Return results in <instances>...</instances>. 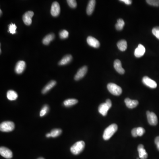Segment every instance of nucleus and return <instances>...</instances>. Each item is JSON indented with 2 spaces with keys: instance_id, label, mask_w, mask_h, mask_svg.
<instances>
[{
  "instance_id": "412c9836",
  "label": "nucleus",
  "mask_w": 159,
  "mask_h": 159,
  "mask_svg": "<svg viewBox=\"0 0 159 159\" xmlns=\"http://www.w3.org/2000/svg\"><path fill=\"white\" fill-rule=\"evenodd\" d=\"M55 37V35L54 34H49L43 38V40H42V43L44 45H49L51 42L54 40Z\"/></svg>"
},
{
  "instance_id": "bb28decb",
  "label": "nucleus",
  "mask_w": 159,
  "mask_h": 159,
  "mask_svg": "<svg viewBox=\"0 0 159 159\" xmlns=\"http://www.w3.org/2000/svg\"><path fill=\"white\" fill-rule=\"evenodd\" d=\"M49 107L47 105H45L43 106L42 109L40 112V117H43L45 116L47 114L48 111H49Z\"/></svg>"
},
{
  "instance_id": "ddd939ff",
  "label": "nucleus",
  "mask_w": 159,
  "mask_h": 159,
  "mask_svg": "<svg viewBox=\"0 0 159 159\" xmlns=\"http://www.w3.org/2000/svg\"><path fill=\"white\" fill-rule=\"evenodd\" d=\"M110 107L106 103H103L100 104L98 107V111L99 113L104 116H106L107 112L110 109Z\"/></svg>"
},
{
  "instance_id": "9d476101",
  "label": "nucleus",
  "mask_w": 159,
  "mask_h": 159,
  "mask_svg": "<svg viewBox=\"0 0 159 159\" xmlns=\"http://www.w3.org/2000/svg\"><path fill=\"white\" fill-rule=\"evenodd\" d=\"M142 82L147 86L151 88H155L157 87L156 82L153 81L147 76H145L142 79Z\"/></svg>"
},
{
  "instance_id": "1a4fd4ad",
  "label": "nucleus",
  "mask_w": 159,
  "mask_h": 159,
  "mask_svg": "<svg viewBox=\"0 0 159 159\" xmlns=\"http://www.w3.org/2000/svg\"><path fill=\"white\" fill-rule=\"evenodd\" d=\"M88 71L87 66H84L80 68L79 69L78 71L77 72L75 77H74V79L75 81H79L83 77H84V76L86 75L87 72Z\"/></svg>"
},
{
  "instance_id": "f03ea898",
  "label": "nucleus",
  "mask_w": 159,
  "mask_h": 159,
  "mask_svg": "<svg viewBox=\"0 0 159 159\" xmlns=\"http://www.w3.org/2000/svg\"><path fill=\"white\" fill-rule=\"evenodd\" d=\"M85 147V142L84 141H81L77 142L74 144L71 148L70 151L73 154L75 155L79 154L84 150Z\"/></svg>"
},
{
  "instance_id": "58836bf2",
  "label": "nucleus",
  "mask_w": 159,
  "mask_h": 159,
  "mask_svg": "<svg viewBox=\"0 0 159 159\" xmlns=\"http://www.w3.org/2000/svg\"><path fill=\"white\" fill-rule=\"evenodd\" d=\"M37 159H44V158H42V157H40V158H38Z\"/></svg>"
},
{
  "instance_id": "5701e85b",
  "label": "nucleus",
  "mask_w": 159,
  "mask_h": 159,
  "mask_svg": "<svg viewBox=\"0 0 159 159\" xmlns=\"http://www.w3.org/2000/svg\"><path fill=\"white\" fill-rule=\"evenodd\" d=\"M117 46L119 50L122 51H124L127 50V41L125 40H121L117 43Z\"/></svg>"
},
{
  "instance_id": "72a5a7b5",
  "label": "nucleus",
  "mask_w": 159,
  "mask_h": 159,
  "mask_svg": "<svg viewBox=\"0 0 159 159\" xmlns=\"http://www.w3.org/2000/svg\"><path fill=\"white\" fill-rule=\"evenodd\" d=\"M131 133L133 137H137V128H135L132 129L131 131Z\"/></svg>"
},
{
  "instance_id": "7ed1b4c3",
  "label": "nucleus",
  "mask_w": 159,
  "mask_h": 159,
  "mask_svg": "<svg viewBox=\"0 0 159 159\" xmlns=\"http://www.w3.org/2000/svg\"><path fill=\"white\" fill-rule=\"evenodd\" d=\"M15 128V124L13 122L11 121H5L2 122L0 125V130L4 132H9L12 131Z\"/></svg>"
},
{
  "instance_id": "f704fd0d",
  "label": "nucleus",
  "mask_w": 159,
  "mask_h": 159,
  "mask_svg": "<svg viewBox=\"0 0 159 159\" xmlns=\"http://www.w3.org/2000/svg\"><path fill=\"white\" fill-rule=\"evenodd\" d=\"M155 143L157 146V149L159 151V136H158L155 139Z\"/></svg>"
},
{
  "instance_id": "4468645a",
  "label": "nucleus",
  "mask_w": 159,
  "mask_h": 159,
  "mask_svg": "<svg viewBox=\"0 0 159 159\" xmlns=\"http://www.w3.org/2000/svg\"><path fill=\"white\" fill-rule=\"evenodd\" d=\"M146 52V49L144 46L140 44L138 45L137 48L135 49L134 51V55L137 58H140L143 56Z\"/></svg>"
},
{
  "instance_id": "e433bc0d",
  "label": "nucleus",
  "mask_w": 159,
  "mask_h": 159,
  "mask_svg": "<svg viewBox=\"0 0 159 159\" xmlns=\"http://www.w3.org/2000/svg\"><path fill=\"white\" fill-rule=\"evenodd\" d=\"M105 103L109 106L110 108L111 107V106H112V103H111V100H110V99H107V100H106V101Z\"/></svg>"
},
{
  "instance_id": "aec40b11",
  "label": "nucleus",
  "mask_w": 159,
  "mask_h": 159,
  "mask_svg": "<svg viewBox=\"0 0 159 159\" xmlns=\"http://www.w3.org/2000/svg\"><path fill=\"white\" fill-rule=\"evenodd\" d=\"M72 59L73 57L71 55H66L59 62V65H64L68 64L71 62Z\"/></svg>"
},
{
  "instance_id": "423d86ee",
  "label": "nucleus",
  "mask_w": 159,
  "mask_h": 159,
  "mask_svg": "<svg viewBox=\"0 0 159 159\" xmlns=\"http://www.w3.org/2000/svg\"><path fill=\"white\" fill-rule=\"evenodd\" d=\"M33 12L32 11H28L26 12L23 16V20L24 23L26 25H31L32 23V18L34 16Z\"/></svg>"
},
{
  "instance_id": "f8f14e48",
  "label": "nucleus",
  "mask_w": 159,
  "mask_h": 159,
  "mask_svg": "<svg viewBox=\"0 0 159 159\" xmlns=\"http://www.w3.org/2000/svg\"><path fill=\"white\" fill-rule=\"evenodd\" d=\"M87 42L88 45L94 48H99L100 43L97 39L92 36H88L87 38Z\"/></svg>"
},
{
  "instance_id": "a878e982",
  "label": "nucleus",
  "mask_w": 159,
  "mask_h": 159,
  "mask_svg": "<svg viewBox=\"0 0 159 159\" xmlns=\"http://www.w3.org/2000/svg\"><path fill=\"white\" fill-rule=\"evenodd\" d=\"M125 25V22L122 19H119L117 20V23L115 24V28L118 31L122 30Z\"/></svg>"
},
{
  "instance_id": "6e6552de",
  "label": "nucleus",
  "mask_w": 159,
  "mask_h": 159,
  "mask_svg": "<svg viewBox=\"0 0 159 159\" xmlns=\"http://www.w3.org/2000/svg\"><path fill=\"white\" fill-rule=\"evenodd\" d=\"M60 13V7L58 2L55 1L52 4L51 7V14L54 17H56L59 15Z\"/></svg>"
},
{
  "instance_id": "4be33fe9",
  "label": "nucleus",
  "mask_w": 159,
  "mask_h": 159,
  "mask_svg": "<svg viewBox=\"0 0 159 159\" xmlns=\"http://www.w3.org/2000/svg\"><path fill=\"white\" fill-rule=\"evenodd\" d=\"M7 97L9 100H15L18 99V95L13 90H9L7 93Z\"/></svg>"
},
{
  "instance_id": "20e7f679",
  "label": "nucleus",
  "mask_w": 159,
  "mask_h": 159,
  "mask_svg": "<svg viewBox=\"0 0 159 159\" xmlns=\"http://www.w3.org/2000/svg\"><path fill=\"white\" fill-rule=\"evenodd\" d=\"M107 89L110 93L115 96H119L122 93V89L115 84L110 83L107 84Z\"/></svg>"
},
{
  "instance_id": "a211bd4d",
  "label": "nucleus",
  "mask_w": 159,
  "mask_h": 159,
  "mask_svg": "<svg viewBox=\"0 0 159 159\" xmlns=\"http://www.w3.org/2000/svg\"><path fill=\"white\" fill-rule=\"evenodd\" d=\"M96 1L95 0H91L89 1L87 7L86 12L88 15H91L93 13L95 9Z\"/></svg>"
},
{
  "instance_id": "4c0bfd02",
  "label": "nucleus",
  "mask_w": 159,
  "mask_h": 159,
  "mask_svg": "<svg viewBox=\"0 0 159 159\" xmlns=\"http://www.w3.org/2000/svg\"><path fill=\"white\" fill-rule=\"evenodd\" d=\"M46 137H48V138H49V137H51V133H47V134H46Z\"/></svg>"
},
{
  "instance_id": "f257e3e1",
  "label": "nucleus",
  "mask_w": 159,
  "mask_h": 159,
  "mask_svg": "<svg viewBox=\"0 0 159 159\" xmlns=\"http://www.w3.org/2000/svg\"><path fill=\"white\" fill-rule=\"evenodd\" d=\"M118 126L116 124H112L105 129L103 134V138L105 140H108L117 131Z\"/></svg>"
},
{
  "instance_id": "9b49d317",
  "label": "nucleus",
  "mask_w": 159,
  "mask_h": 159,
  "mask_svg": "<svg viewBox=\"0 0 159 159\" xmlns=\"http://www.w3.org/2000/svg\"><path fill=\"white\" fill-rule=\"evenodd\" d=\"M26 68V63L23 61H20L16 63L15 67V72L16 73L21 74L24 71Z\"/></svg>"
},
{
  "instance_id": "7c9ffc66",
  "label": "nucleus",
  "mask_w": 159,
  "mask_h": 159,
  "mask_svg": "<svg viewBox=\"0 0 159 159\" xmlns=\"http://www.w3.org/2000/svg\"><path fill=\"white\" fill-rule=\"evenodd\" d=\"M68 5L72 8H75L77 7V1L75 0H68L67 1Z\"/></svg>"
},
{
  "instance_id": "0eeeda50",
  "label": "nucleus",
  "mask_w": 159,
  "mask_h": 159,
  "mask_svg": "<svg viewBox=\"0 0 159 159\" xmlns=\"http://www.w3.org/2000/svg\"><path fill=\"white\" fill-rule=\"evenodd\" d=\"M0 154L1 156L6 159H11L13 156V152L11 150L5 147L0 148Z\"/></svg>"
},
{
  "instance_id": "cd10ccee",
  "label": "nucleus",
  "mask_w": 159,
  "mask_h": 159,
  "mask_svg": "<svg viewBox=\"0 0 159 159\" xmlns=\"http://www.w3.org/2000/svg\"><path fill=\"white\" fill-rule=\"evenodd\" d=\"M17 27L14 24H11L9 26V31L8 32L12 34H15L16 33V29Z\"/></svg>"
},
{
  "instance_id": "c756f323",
  "label": "nucleus",
  "mask_w": 159,
  "mask_h": 159,
  "mask_svg": "<svg viewBox=\"0 0 159 159\" xmlns=\"http://www.w3.org/2000/svg\"><path fill=\"white\" fill-rule=\"evenodd\" d=\"M146 1L148 4L152 6H159V0H147Z\"/></svg>"
},
{
  "instance_id": "c85d7f7f",
  "label": "nucleus",
  "mask_w": 159,
  "mask_h": 159,
  "mask_svg": "<svg viewBox=\"0 0 159 159\" xmlns=\"http://www.w3.org/2000/svg\"><path fill=\"white\" fill-rule=\"evenodd\" d=\"M69 32L68 31L65 30H62L59 33L60 37L61 39H65L67 38L69 36Z\"/></svg>"
},
{
  "instance_id": "dca6fc26",
  "label": "nucleus",
  "mask_w": 159,
  "mask_h": 159,
  "mask_svg": "<svg viewBox=\"0 0 159 159\" xmlns=\"http://www.w3.org/2000/svg\"><path fill=\"white\" fill-rule=\"evenodd\" d=\"M125 103L129 108H134L138 104V102L136 100H131L129 98H126L125 100Z\"/></svg>"
},
{
  "instance_id": "2f4dec72",
  "label": "nucleus",
  "mask_w": 159,
  "mask_h": 159,
  "mask_svg": "<svg viewBox=\"0 0 159 159\" xmlns=\"http://www.w3.org/2000/svg\"><path fill=\"white\" fill-rule=\"evenodd\" d=\"M152 33L158 39H159V27H156L152 30Z\"/></svg>"
},
{
  "instance_id": "f3484780",
  "label": "nucleus",
  "mask_w": 159,
  "mask_h": 159,
  "mask_svg": "<svg viewBox=\"0 0 159 159\" xmlns=\"http://www.w3.org/2000/svg\"><path fill=\"white\" fill-rule=\"evenodd\" d=\"M115 69L118 73L121 74H123L125 73V70L122 67V63L119 60L117 59L115 61L114 63Z\"/></svg>"
},
{
  "instance_id": "6ab92c4d",
  "label": "nucleus",
  "mask_w": 159,
  "mask_h": 159,
  "mask_svg": "<svg viewBox=\"0 0 159 159\" xmlns=\"http://www.w3.org/2000/svg\"><path fill=\"white\" fill-rule=\"evenodd\" d=\"M56 84V81H51L49 82L42 89V94H45L47 93L51 88H53Z\"/></svg>"
},
{
  "instance_id": "39448f33",
  "label": "nucleus",
  "mask_w": 159,
  "mask_h": 159,
  "mask_svg": "<svg viewBox=\"0 0 159 159\" xmlns=\"http://www.w3.org/2000/svg\"><path fill=\"white\" fill-rule=\"evenodd\" d=\"M146 115L149 124L152 126H156L158 123V119L156 115L153 112L149 111H147Z\"/></svg>"
},
{
  "instance_id": "473e14b6",
  "label": "nucleus",
  "mask_w": 159,
  "mask_h": 159,
  "mask_svg": "<svg viewBox=\"0 0 159 159\" xmlns=\"http://www.w3.org/2000/svg\"><path fill=\"white\" fill-rule=\"evenodd\" d=\"M145 133V129L143 128L140 127L137 128V134L138 136H142Z\"/></svg>"
},
{
  "instance_id": "393cba45",
  "label": "nucleus",
  "mask_w": 159,
  "mask_h": 159,
  "mask_svg": "<svg viewBox=\"0 0 159 159\" xmlns=\"http://www.w3.org/2000/svg\"><path fill=\"white\" fill-rule=\"evenodd\" d=\"M61 133H62V130L60 129H52L50 133L51 137H56L60 136L61 134Z\"/></svg>"
},
{
  "instance_id": "b1692460",
  "label": "nucleus",
  "mask_w": 159,
  "mask_h": 159,
  "mask_svg": "<svg viewBox=\"0 0 159 159\" xmlns=\"http://www.w3.org/2000/svg\"><path fill=\"white\" fill-rule=\"evenodd\" d=\"M78 100L75 99H69L65 100L64 101L63 104L66 107H70L78 103Z\"/></svg>"
},
{
  "instance_id": "2eb2a0df",
  "label": "nucleus",
  "mask_w": 159,
  "mask_h": 159,
  "mask_svg": "<svg viewBox=\"0 0 159 159\" xmlns=\"http://www.w3.org/2000/svg\"><path fill=\"white\" fill-rule=\"evenodd\" d=\"M137 150L139 153V158L141 159H146L148 157V153L144 149L143 145L140 144L137 147Z\"/></svg>"
},
{
  "instance_id": "ea45409f",
  "label": "nucleus",
  "mask_w": 159,
  "mask_h": 159,
  "mask_svg": "<svg viewBox=\"0 0 159 159\" xmlns=\"http://www.w3.org/2000/svg\"><path fill=\"white\" fill-rule=\"evenodd\" d=\"M0 12H1V14H2V11H1V10H0Z\"/></svg>"
},
{
  "instance_id": "c9c22d12",
  "label": "nucleus",
  "mask_w": 159,
  "mask_h": 159,
  "mask_svg": "<svg viewBox=\"0 0 159 159\" xmlns=\"http://www.w3.org/2000/svg\"><path fill=\"white\" fill-rule=\"evenodd\" d=\"M120 1L124 2V3L127 5H131L132 4V1L131 0H120Z\"/></svg>"
}]
</instances>
